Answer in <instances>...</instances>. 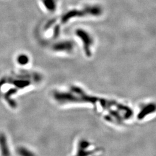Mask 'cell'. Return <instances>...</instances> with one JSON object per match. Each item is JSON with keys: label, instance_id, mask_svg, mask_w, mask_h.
<instances>
[{"label": "cell", "instance_id": "cell-1", "mask_svg": "<svg viewBox=\"0 0 156 156\" xmlns=\"http://www.w3.org/2000/svg\"><path fill=\"white\" fill-rule=\"evenodd\" d=\"M101 13V10L98 7H89L83 10H72L67 13L62 18V22L66 23L68 20L75 17H82L83 16L90 15L93 16L99 15Z\"/></svg>", "mask_w": 156, "mask_h": 156}, {"label": "cell", "instance_id": "cell-2", "mask_svg": "<svg viewBox=\"0 0 156 156\" xmlns=\"http://www.w3.org/2000/svg\"><path fill=\"white\" fill-rule=\"evenodd\" d=\"M76 34L83 43V48L86 56L88 57L91 56V52L90 48L93 44V39L90 35L83 29H77Z\"/></svg>", "mask_w": 156, "mask_h": 156}, {"label": "cell", "instance_id": "cell-3", "mask_svg": "<svg viewBox=\"0 0 156 156\" xmlns=\"http://www.w3.org/2000/svg\"><path fill=\"white\" fill-rule=\"evenodd\" d=\"M53 49L57 52H71L73 49V45L69 41H63L54 45Z\"/></svg>", "mask_w": 156, "mask_h": 156}, {"label": "cell", "instance_id": "cell-4", "mask_svg": "<svg viewBox=\"0 0 156 156\" xmlns=\"http://www.w3.org/2000/svg\"><path fill=\"white\" fill-rule=\"evenodd\" d=\"M42 1L44 7L49 11L53 12L56 9V5L54 0H42Z\"/></svg>", "mask_w": 156, "mask_h": 156}, {"label": "cell", "instance_id": "cell-5", "mask_svg": "<svg viewBox=\"0 0 156 156\" xmlns=\"http://www.w3.org/2000/svg\"><path fill=\"white\" fill-rule=\"evenodd\" d=\"M16 60L19 64L21 65H24L29 63V57L25 54H21L17 57Z\"/></svg>", "mask_w": 156, "mask_h": 156}]
</instances>
